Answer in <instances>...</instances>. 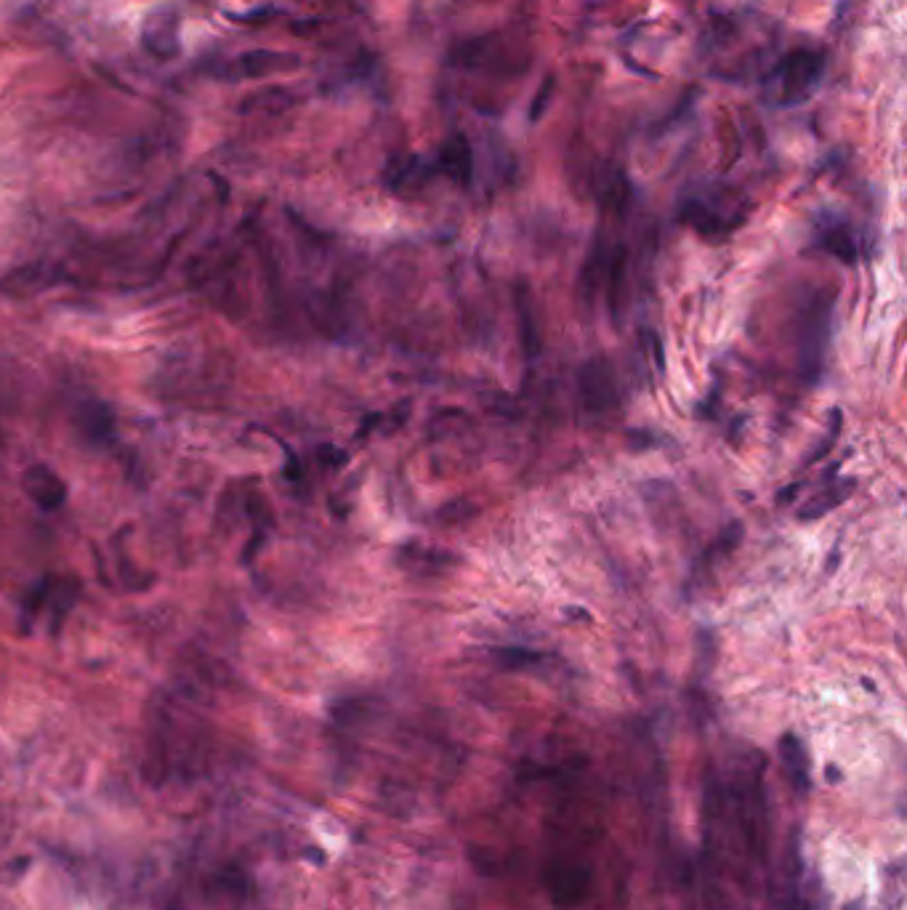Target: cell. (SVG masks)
<instances>
[{
	"label": "cell",
	"mask_w": 907,
	"mask_h": 910,
	"mask_svg": "<svg viewBox=\"0 0 907 910\" xmlns=\"http://www.w3.org/2000/svg\"><path fill=\"white\" fill-rule=\"evenodd\" d=\"M748 216L745 197L732 187L697 189L681 205V219L705 237H721L735 232Z\"/></svg>",
	"instance_id": "cell-1"
},
{
	"label": "cell",
	"mask_w": 907,
	"mask_h": 910,
	"mask_svg": "<svg viewBox=\"0 0 907 910\" xmlns=\"http://www.w3.org/2000/svg\"><path fill=\"white\" fill-rule=\"evenodd\" d=\"M833 301L817 296L801 314V330H798V354H801V373L809 381L820 378L822 354H825V338L830 328V309Z\"/></svg>",
	"instance_id": "cell-2"
},
{
	"label": "cell",
	"mask_w": 907,
	"mask_h": 910,
	"mask_svg": "<svg viewBox=\"0 0 907 910\" xmlns=\"http://www.w3.org/2000/svg\"><path fill=\"white\" fill-rule=\"evenodd\" d=\"M822 59L812 51H793L785 56V62L777 67V102L793 104L798 99H806L809 91L817 86L820 78Z\"/></svg>",
	"instance_id": "cell-3"
},
{
	"label": "cell",
	"mask_w": 907,
	"mask_h": 910,
	"mask_svg": "<svg viewBox=\"0 0 907 910\" xmlns=\"http://www.w3.org/2000/svg\"><path fill=\"white\" fill-rule=\"evenodd\" d=\"M580 392H583V402L591 413H602V410L612 408L618 402V392H615V378H612L610 365L604 360L586 362V368L580 370Z\"/></svg>",
	"instance_id": "cell-4"
},
{
	"label": "cell",
	"mask_w": 907,
	"mask_h": 910,
	"mask_svg": "<svg viewBox=\"0 0 907 910\" xmlns=\"http://www.w3.org/2000/svg\"><path fill=\"white\" fill-rule=\"evenodd\" d=\"M22 487L24 493L32 498V503H38L43 511L59 509V506H64V501H67V485H64V479L59 477L51 466H43V463H35V466H30V469L24 471Z\"/></svg>",
	"instance_id": "cell-5"
},
{
	"label": "cell",
	"mask_w": 907,
	"mask_h": 910,
	"mask_svg": "<svg viewBox=\"0 0 907 910\" xmlns=\"http://www.w3.org/2000/svg\"><path fill=\"white\" fill-rule=\"evenodd\" d=\"M144 48L160 59H171L179 54V16L173 11H155L144 24L141 32Z\"/></svg>",
	"instance_id": "cell-6"
},
{
	"label": "cell",
	"mask_w": 907,
	"mask_h": 910,
	"mask_svg": "<svg viewBox=\"0 0 907 910\" xmlns=\"http://www.w3.org/2000/svg\"><path fill=\"white\" fill-rule=\"evenodd\" d=\"M817 245L830 256H836L838 261H844V264H854L860 259L852 229L838 216H828V213L822 216V221L817 224Z\"/></svg>",
	"instance_id": "cell-7"
},
{
	"label": "cell",
	"mask_w": 907,
	"mask_h": 910,
	"mask_svg": "<svg viewBox=\"0 0 907 910\" xmlns=\"http://www.w3.org/2000/svg\"><path fill=\"white\" fill-rule=\"evenodd\" d=\"M75 426L91 445H107L115 437V418L102 402H86L75 413Z\"/></svg>",
	"instance_id": "cell-8"
},
{
	"label": "cell",
	"mask_w": 907,
	"mask_h": 910,
	"mask_svg": "<svg viewBox=\"0 0 907 910\" xmlns=\"http://www.w3.org/2000/svg\"><path fill=\"white\" fill-rule=\"evenodd\" d=\"M298 67V59L290 54H272V51H256V54H245L235 62L237 78H264L274 72H285Z\"/></svg>",
	"instance_id": "cell-9"
},
{
	"label": "cell",
	"mask_w": 907,
	"mask_h": 910,
	"mask_svg": "<svg viewBox=\"0 0 907 910\" xmlns=\"http://www.w3.org/2000/svg\"><path fill=\"white\" fill-rule=\"evenodd\" d=\"M854 487H857V482H854V479H846V482H838V485H833L822 495H814L812 501L798 511V519H801V522H814V519H820L822 514H828V511H833L836 506H841V503L852 495Z\"/></svg>",
	"instance_id": "cell-10"
},
{
	"label": "cell",
	"mask_w": 907,
	"mask_h": 910,
	"mask_svg": "<svg viewBox=\"0 0 907 910\" xmlns=\"http://www.w3.org/2000/svg\"><path fill=\"white\" fill-rule=\"evenodd\" d=\"M439 171L447 173L450 179L461 181V184H466L471 179V152L463 139H455L453 144H447L445 150H442V155H439Z\"/></svg>",
	"instance_id": "cell-11"
},
{
	"label": "cell",
	"mask_w": 907,
	"mask_h": 910,
	"mask_svg": "<svg viewBox=\"0 0 907 910\" xmlns=\"http://www.w3.org/2000/svg\"><path fill=\"white\" fill-rule=\"evenodd\" d=\"M780 756H782V761L788 764L790 777L796 780L798 788H806V785H809V772H806V756H804V748H801V743H798V740L793 738V735H785V738H782Z\"/></svg>",
	"instance_id": "cell-12"
},
{
	"label": "cell",
	"mask_w": 907,
	"mask_h": 910,
	"mask_svg": "<svg viewBox=\"0 0 907 910\" xmlns=\"http://www.w3.org/2000/svg\"><path fill=\"white\" fill-rule=\"evenodd\" d=\"M517 312H519V328H522V346L527 357H535L540 352V333L535 328V317H532V304L527 299V291H519L517 299Z\"/></svg>",
	"instance_id": "cell-13"
},
{
	"label": "cell",
	"mask_w": 907,
	"mask_h": 910,
	"mask_svg": "<svg viewBox=\"0 0 907 910\" xmlns=\"http://www.w3.org/2000/svg\"><path fill=\"white\" fill-rule=\"evenodd\" d=\"M838 432H841V413H838V410H830V432H828V440L822 442L820 448H814V453L809 455V461H806V466H809V463H814V461H820V458H825V453H828V450L833 448V445H836Z\"/></svg>",
	"instance_id": "cell-14"
},
{
	"label": "cell",
	"mask_w": 907,
	"mask_h": 910,
	"mask_svg": "<svg viewBox=\"0 0 907 910\" xmlns=\"http://www.w3.org/2000/svg\"><path fill=\"white\" fill-rule=\"evenodd\" d=\"M801 487H804L801 482H793V485H790L788 490H782V493L777 495V503H790V501H793V495H796L798 490H801Z\"/></svg>",
	"instance_id": "cell-15"
}]
</instances>
